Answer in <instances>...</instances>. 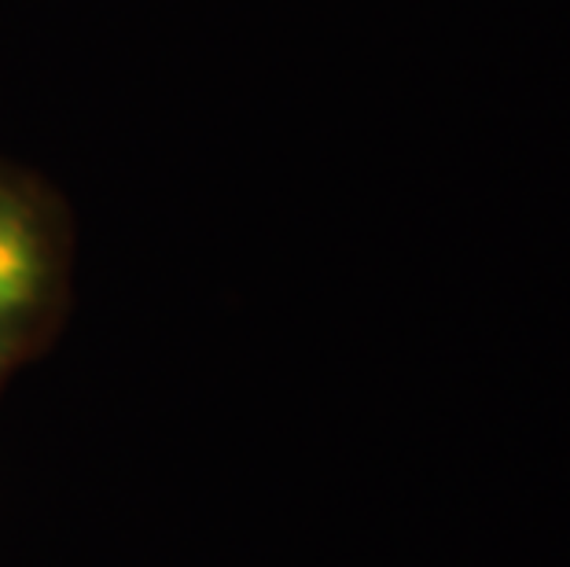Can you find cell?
Instances as JSON below:
<instances>
[{
  "instance_id": "6da1fadb",
  "label": "cell",
  "mask_w": 570,
  "mask_h": 567,
  "mask_svg": "<svg viewBox=\"0 0 570 567\" xmlns=\"http://www.w3.org/2000/svg\"><path fill=\"white\" fill-rule=\"evenodd\" d=\"M67 239L45 192L0 163V383L56 317Z\"/></svg>"
}]
</instances>
